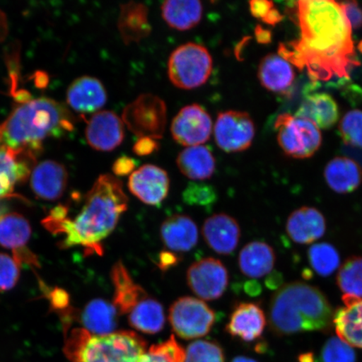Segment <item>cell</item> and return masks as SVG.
Masks as SVG:
<instances>
[{
  "mask_svg": "<svg viewBox=\"0 0 362 362\" xmlns=\"http://www.w3.org/2000/svg\"><path fill=\"white\" fill-rule=\"evenodd\" d=\"M301 40L291 47L280 45L279 55L298 68L307 66L311 78L345 76L355 64L351 27L341 3L327 0L298 2Z\"/></svg>",
  "mask_w": 362,
  "mask_h": 362,
  "instance_id": "cell-1",
  "label": "cell"
},
{
  "mask_svg": "<svg viewBox=\"0 0 362 362\" xmlns=\"http://www.w3.org/2000/svg\"><path fill=\"white\" fill-rule=\"evenodd\" d=\"M128 204L121 180L111 175H102L86 194L74 218L52 212L47 220V228L62 235V247L81 246L100 255L101 243L115 229Z\"/></svg>",
  "mask_w": 362,
  "mask_h": 362,
  "instance_id": "cell-2",
  "label": "cell"
},
{
  "mask_svg": "<svg viewBox=\"0 0 362 362\" xmlns=\"http://www.w3.org/2000/svg\"><path fill=\"white\" fill-rule=\"evenodd\" d=\"M74 121L69 110L53 99L23 102L0 124V148L35 158L45 139L71 132Z\"/></svg>",
  "mask_w": 362,
  "mask_h": 362,
  "instance_id": "cell-3",
  "label": "cell"
},
{
  "mask_svg": "<svg viewBox=\"0 0 362 362\" xmlns=\"http://www.w3.org/2000/svg\"><path fill=\"white\" fill-rule=\"evenodd\" d=\"M269 325L279 336L322 330L333 320L332 307L318 288L303 282L284 285L272 297Z\"/></svg>",
  "mask_w": 362,
  "mask_h": 362,
  "instance_id": "cell-4",
  "label": "cell"
},
{
  "mask_svg": "<svg viewBox=\"0 0 362 362\" xmlns=\"http://www.w3.org/2000/svg\"><path fill=\"white\" fill-rule=\"evenodd\" d=\"M76 359L78 362H139L146 352V341L133 332L90 336L80 332Z\"/></svg>",
  "mask_w": 362,
  "mask_h": 362,
  "instance_id": "cell-5",
  "label": "cell"
},
{
  "mask_svg": "<svg viewBox=\"0 0 362 362\" xmlns=\"http://www.w3.org/2000/svg\"><path fill=\"white\" fill-rule=\"evenodd\" d=\"M214 61L202 45L189 42L180 45L168 62V76L176 88L192 90L201 87L209 79Z\"/></svg>",
  "mask_w": 362,
  "mask_h": 362,
  "instance_id": "cell-6",
  "label": "cell"
},
{
  "mask_svg": "<svg viewBox=\"0 0 362 362\" xmlns=\"http://www.w3.org/2000/svg\"><path fill=\"white\" fill-rule=\"evenodd\" d=\"M124 125L139 138L160 139L167 124L166 104L151 93L139 95L126 106L122 115Z\"/></svg>",
  "mask_w": 362,
  "mask_h": 362,
  "instance_id": "cell-7",
  "label": "cell"
},
{
  "mask_svg": "<svg viewBox=\"0 0 362 362\" xmlns=\"http://www.w3.org/2000/svg\"><path fill=\"white\" fill-rule=\"evenodd\" d=\"M278 142L287 156L306 158L314 156L322 142L320 129L311 121L284 113L275 121Z\"/></svg>",
  "mask_w": 362,
  "mask_h": 362,
  "instance_id": "cell-8",
  "label": "cell"
},
{
  "mask_svg": "<svg viewBox=\"0 0 362 362\" xmlns=\"http://www.w3.org/2000/svg\"><path fill=\"white\" fill-rule=\"evenodd\" d=\"M215 320L214 311L200 298L181 297L170 308L172 329L185 339L205 337L214 327Z\"/></svg>",
  "mask_w": 362,
  "mask_h": 362,
  "instance_id": "cell-9",
  "label": "cell"
},
{
  "mask_svg": "<svg viewBox=\"0 0 362 362\" xmlns=\"http://www.w3.org/2000/svg\"><path fill=\"white\" fill-rule=\"evenodd\" d=\"M217 146L228 153L242 152L252 146L255 125L245 112L226 111L219 113L214 126Z\"/></svg>",
  "mask_w": 362,
  "mask_h": 362,
  "instance_id": "cell-10",
  "label": "cell"
},
{
  "mask_svg": "<svg viewBox=\"0 0 362 362\" xmlns=\"http://www.w3.org/2000/svg\"><path fill=\"white\" fill-rule=\"evenodd\" d=\"M187 284L192 291L203 300H215L228 288L229 276L220 260L206 257L194 262L187 271Z\"/></svg>",
  "mask_w": 362,
  "mask_h": 362,
  "instance_id": "cell-11",
  "label": "cell"
},
{
  "mask_svg": "<svg viewBox=\"0 0 362 362\" xmlns=\"http://www.w3.org/2000/svg\"><path fill=\"white\" fill-rule=\"evenodd\" d=\"M172 137L180 146L188 147L202 146L210 139L212 119L205 108L194 103L180 110L172 121Z\"/></svg>",
  "mask_w": 362,
  "mask_h": 362,
  "instance_id": "cell-12",
  "label": "cell"
},
{
  "mask_svg": "<svg viewBox=\"0 0 362 362\" xmlns=\"http://www.w3.org/2000/svg\"><path fill=\"white\" fill-rule=\"evenodd\" d=\"M128 187L139 201L149 206H160L168 196L170 178L160 167L144 165L130 175Z\"/></svg>",
  "mask_w": 362,
  "mask_h": 362,
  "instance_id": "cell-13",
  "label": "cell"
},
{
  "mask_svg": "<svg viewBox=\"0 0 362 362\" xmlns=\"http://www.w3.org/2000/svg\"><path fill=\"white\" fill-rule=\"evenodd\" d=\"M86 139L90 147L98 151H112L123 143V119L112 111H100L90 117L86 129Z\"/></svg>",
  "mask_w": 362,
  "mask_h": 362,
  "instance_id": "cell-14",
  "label": "cell"
},
{
  "mask_svg": "<svg viewBox=\"0 0 362 362\" xmlns=\"http://www.w3.org/2000/svg\"><path fill=\"white\" fill-rule=\"evenodd\" d=\"M30 187L42 200L54 202L64 194L67 185L66 167L55 160H44L30 173Z\"/></svg>",
  "mask_w": 362,
  "mask_h": 362,
  "instance_id": "cell-15",
  "label": "cell"
},
{
  "mask_svg": "<svg viewBox=\"0 0 362 362\" xmlns=\"http://www.w3.org/2000/svg\"><path fill=\"white\" fill-rule=\"evenodd\" d=\"M202 235L212 250L221 255H229L238 246L241 229L233 216L219 214L206 220Z\"/></svg>",
  "mask_w": 362,
  "mask_h": 362,
  "instance_id": "cell-16",
  "label": "cell"
},
{
  "mask_svg": "<svg viewBox=\"0 0 362 362\" xmlns=\"http://www.w3.org/2000/svg\"><path fill=\"white\" fill-rule=\"evenodd\" d=\"M107 98L106 89L101 81L89 76L76 79L66 94L68 105L81 115L99 112L105 105Z\"/></svg>",
  "mask_w": 362,
  "mask_h": 362,
  "instance_id": "cell-17",
  "label": "cell"
},
{
  "mask_svg": "<svg viewBox=\"0 0 362 362\" xmlns=\"http://www.w3.org/2000/svg\"><path fill=\"white\" fill-rule=\"evenodd\" d=\"M264 310L255 303H242L233 310L226 330L230 336L252 342L262 337L266 327Z\"/></svg>",
  "mask_w": 362,
  "mask_h": 362,
  "instance_id": "cell-18",
  "label": "cell"
},
{
  "mask_svg": "<svg viewBox=\"0 0 362 362\" xmlns=\"http://www.w3.org/2000/svg\"><path fill=\"white\" fill-rule=\"evenodd\" d=\"M160 238L165 246L172 252L191 251L198 243V228L191 217L176 214L162 223Z\"/></svg>",
  "mask_w": 362,
  "mask_h": 362,
  "instance_id": "cell-19",
  "label": "cell"
},
{
  "mask_svg": "<svg viewBox=\"0 0 362 362\" xmlns=\"http://www.w3.org/2000/svg\"><path fill=\"white\" fill-rule=\"evenodd\" d=\"M327 223L322 214L313 207H301L289 216L286 230L294 243L310 244L324 236Z\"/></svg>",
  "mask_w": 362,
  "mask_h": 362,
  "instance_id": "cell-20",
  "label": "cell"
},
{
  "mask_svg": "<svg viewBox=\"0 0 362 362\" xmlns=\"http://www.w3.org/2000/svg\"><path fill=\"white\" fill-rule=\"evenodd\" d=\"M34 160L25 153L0 148V201L12 196L16 185L29 177Z\"/></svg>",
  "mask_w": 362,
  "mask_h": 362,
  "instance_id": "cell-21",
  "label": "cell"
},
{
  "mask_svg": "<svg viewBox=\"0 0 362 362\" xmlns=\"http://www.w3.org/2000/svg\"><path fill=\"white\" fill-rule=\"evenodd\" d=\"M117 27L125 45L138 43L146 39L152 30L148 7L136 2L122 4Z\"/></svg>",
  "mask_w": 362,
  "mask_h": 362,
  "instance_id": "cell-22",
  "label": "cell"
},
{
  "mask_svg": "<svg viewBox=\"0 0 362 362\" xmlns=\"http://www.w3.org/2000/svg\"><path fill=\"white\" fill-rule=\"evenodd\" d=\"M257 76L262 87L271 92L284 93L291 88L296 72L291 62L272 53L262 59Z\"/></svg>",
  "mask_w": 362,
  "mask_h": 362,
  "instance_id": "cell-23",
  "label": "cell"
},
{
  "mask_svg": "<svg viewBox=\"0 0 362 362\" xmlns=\"http://www.w3.org/2000/svg\"><path fill=\"white\" fill-rule=\"evenodd\" d=\"M275 261L273 247L259 241L247 244L238 257L240 270L251 279H260L269 274L274 268Z\"/></svg>",
  "mask_w": 362,
  "mask_h": 362,
  "instance_id": "cell-24",
  "label": "cell"
},
{
  "mask_svg": "<svg viewBox=\"0 0 362 362\" xmlns=\"http://www.w3.org/2000/svg\"><path fill=\"white\" fill-rule=\"evenodd\" d=\"M112 281L115 285L113 305L119 314H129L147 293L140 285L135 284L123 262H117L112 270Z\"/></svg>",
  "mask_w": 362,
  "mask_h": 362,
  "instance_id": "cell-25",
  "label": "cell"
},
{
  "mask_svg": "<svg viewBox=\"0 0 362 362\" xmlns=\"http://www.w3.org/2000/svg\"><path fill=\"white\" fill-rule=\"evenodd\" d=\"M324 174L329 188L339 194L353 192L362 182L361 167L346 157L333 158L325 167Z\"/></svg>",
  "mask_w": 362,
  "mask_h": 362,
  "instance_id": "cell-26",
  "label": "cell"
},
{
  "mask_svg": "<svg viewBox=\"0 0 362 362\" xmlns=\"http://www.w3.org/2000/svg\"><path fill=\"white\" fill-rule=\"evenodd\" d=\"M296 116L311 121L319 129H329L339 119V107L329 94L315 93L305 99Z\"/></svg>",
  "mask_w": 362,
  "mask_h": 362,
  "instance_id": "cell-27",
  "label": "cell"
},
{
  "mask_svg": "<svg viewBox=\"0 0 362 362\" xmlns=\"http://www.w3.org/2000/svg\"><path fill=\"white\" fill-rule=\"evenodd\" d=\"M176 163L181 173L192 180L209 179L216 170L215 158L210 149L204 146L183 149Z\"/></svg>",
  "mask_w": 362,
  "mask_h": 362,
  "instance_id": "cell-28",
  "label": "cell"
},
{
  "mask_svg": "<svg viewBox=\"0 0 362 362\" xmlns=\"http://www.w3.org/2000/svg\"><path fill=\"white\" fill-rule=\"evenodd\" d=\"M117 310L110 302L96 298L88 303L81 315L86 332L93 336H105L115 332L117 325Z\"/></svg>",
  "mask_w": 362,
  "mask_h": 362,
  "instance_id": "cell-29",
  "label": "cell"
},
{
  "mask_svg": "<svg viewBox=\"0 0 362 362\" xmlns=\"http://www.w3.org/2000/svg\"><path fill=\"white\" fill-rule=\"evenodd\" d=\"M161 13L163 19L171 28L188 30L201 22L203 6L197 0H168L162 4Z\"/></svg>",
  "mask_w": 362,
  "mask_h": 362,
  "instance_id": "cell-30",
  "label": "cell"
},
{
  "mask_svg": "<svg viewBox=\"0 0 362 362\" xmlns=\"http://www.w3.org/2000/svg\"><path fill=\"white\" fill-rule=\"evenodd\" d=\"M129 323L144 334L160 332L165 325L164 307L155 298L147 296L129 312Z\"/></svg>",
  "mask_w": 362,
  "mask_h": 362,
  "instance_id": "cell-31",
  "label": "cell"
},
{
  "mask_svg": "<svg viewBox=\"0 0 362 362\" xmlns=\"http://www.w3.org/2000/svg\"><path fill=\"white\" fill-rule=\"evenodd\" d=\"M332 321L339 339L362 349V300L339 308Z\"/></svg>",
  "mask_w": 362,
  "mask_h": 362,
  "instance_id": "cell-32",
  "label": "cell"
},
{
  "mask_svg": "<svg viewBox=\"0 0 362 362\" xmlns=\"http://www.w3.org/2000/svg\"><path fill=\"white\" fill-rule=\"evenodd\" d=\"M337 281L346 306L362 300V257H351L344 262Z\"/></svg>",
  "mask_w": 362,
  "mask_h": 362,
  "instance_id": "cell-33",
  "label": "cell"
},
{
  "mask_svg": "<svg viewBox=\"0 0 362 362\" xmlns=\"http://www.w3.org/2000/svg\"><path fill=\"white\" fill-rule=\"evenodd\" d=\"M31 236V226L25 217L18 214L0 217V246L12 250L25 247Z\"/></svg>",
  "mask_w": 362,
  "mask_h": 362,
  "instance_id": "cell-34",
  "label": "cell"
},
{
  "mask_svg": "<svg viewBox=\"0 0 362 362\" xmlns=\"http://www.w3.org/2000/svg\"><path fill=\"white\" fill-rule=\"evenodd\" d=\"M311 268L322 277H327L337 270L341 259L336 247L327 243L314 244L308 251Z\"/></svg>",
  "mask_w": 362,
  "mask_h": 362,
  "instance_id": "cell-35",
  "label": "cell"
},
{
  "mask_svg": "<svg viewBox=\"0 0 362 362\" xmlns=\"http://www.w3.org/2000/svg\"><path fill=\"white\" fill-rule=\"evenodd\" d=\"M185 351L174 336L144 353L139 362H185Z\"/></svg>",
  "mask_w": 362,
  "mask_h": 362,
  "instance_id": "cell-36",
  "label": "cell"
},
{
  "mask_svg": "<svg viewBox=\"0 0 362 362\" xmlns=\"http://www.w3.org/2000/svg\"><path fill=\"white\" fill-rule=\"evenodd\" d=\"M185 362H225V355L218 344L199 339L188 346Z\"/></svg>",
  "mask_w": 362,
  "mask_h": 362,
  "instance_id": "cell-37",
  "label": "cell"
},
{
  "mask_svg": "<svg viewBox=\"0 0 362 362\" xmlns=\"http://www.w3.org/2000/svg\"><path fill=\"white\" fill-rule=\"evenodd\" d=\"M339 132L347 146L362 148V111L346 112L339 124Z\"/></svg>",
  "mask_w": 362,
  "mask_h": 362,
  "instance_id": "cell-38",
  "label": "cell"
},
{
  "mask_svg": "<svg viewBox=\"0 0 362 362\" xmlns=\"http://www.w3.org/2000/svg\"><path fill=\"white\" fill-rule=\"evenodd\" d=\"M185 203L191 206H208L217 200L216 189L202 182H189L182 193Z\"/></svg>",
  "mask_w": 362,
  "mask_h": 362,
  "instance_id": "cell-39",
  "label": "cell"
},
{
  "mask_svg": "<svg viewBox=\"0 0 362 362\" xmlns=\"http://www.w3.org/2000/svg\"><path fill=\"white\" fill-rule=\"evenodd\" d=\"M354 350L339 337H332L325 342L321 351V362H356Z\"/></svg>",
  "mask_w": 362,
  "mask_h": 362,
  "instance_id": "cell-40",
  "label": "cell"
},
{
  "mask_svg": "<svg viewBox=\"0 0 362 362\" xmlns=\"http://www.w3.org/2000/svg\"><path fill=\"white\" fill-rule=\"evenodd\" d=\"M19 278V262L10 255L0 253V291H10L16 286Z\"/></svg>",
  "mask_w": 362,
  "mask_h": 362,
  "instance_id": "cell-41",
  "label": "cell"
},
{
  "mask_svg": "<svg viewBox=\"0 0 362 362\" xmlns=\"http://www.w3.org/2000/svg\"><path fill=\"white\" fill-rule=\"evenodd\" d=\"M344 11L351 29L358 30L362 27V10L355 1L341 3Z\"/></svg>",
  "mask_w": 362,
  "mask_h": 362,
  "instance_id": "cell-42",
  "label": "cell"
},
{
  "mask_svg": "<svg viewBox=\"0 0 362 362\" xmlns=\"http://www.w3.org/2000/svg\"><path fill=\"white\" fill-rule=\"evenodd\" d=\"M160 148V144L156 139L148 137L139 138L138 141L134 144L133 152L136 156H147L152 155Z\"/></svg>",
  "mask_w": 362,
  "mask_h": 362,
  "instance_id": "cell-43",
  "label": "cell"
},
{
  "mask_svg": "<svg viewBox=\"0 0 362 362\" xmlns=\"http://www.w3.org/2000/svg\"><path fill=\"white\" fill-rule=\"evenodd\" d=\"M136 163L134 158L128 156H122L113 163L112 171L116 176H126L133 173L135 170Z\"/></svg>",
  "mask_w": 362,
  "mask_h": 362,
  "instance_id": "cell-44",
  "label": "cell"
},
{
  "mask_svg": "<svg viewBox=\"0 0 362 362\" xmlns=\"http://www.w3.org/2000/svg\"><path fill=\"white\" fill-rule=\"evenodd\" d=\"M249 6H250L252 16L262 20L272 8H274V4L267 0H252L249 2Z\"/></svg>",
  "mask_w": 362,
  "mask_h": 362,
  "instance_id": "cell-45",
  "label": "cell"
},
{
  "mask_svg": "<svg viewBox=\"0 0 362 362\" xmlns=\"http://www.w3.org/2000/svg\"><path fill=\"white\" fill-rule=\"evenodd\" d=\"M179 260L177 256L173 252H164L160 255L158 265L161 270H166L177 264Z\"/></svg>",
  "mask_w": 362,
  "mask_h": 362,
  "instance_id": "cell-46",
  "label": "cell"
},
{
  "mask_svg": "<svg viewBox=\"0 0 362 362\" xmlns=\"http://www.w3.org/2000/svg\"><path fill=\"white\" fill-rule=\"evenodd\" d=\"M255 37L257 42L260 44H269L272 42V33L270 30L257 25L255 28Z\"/></svg>",
  "mask_w": 362,
  "mask_h": 362,
  "instance_id": "cell-47",
  "label": "cell"
},
{
  "mask_svg": "<svg viewBox=\"0 0 362 362\" xmlns=\"http://www.w3.org/2000/svg\"><path fill=\"white\" fill-rule=\"evenodd\" d=\"M282 20L283 16L281 15V13L274 7V8H272V10L268 13V15H267L262 21L267 25H275L279 24V22H281Z\"/></svg>",
  "mask_w": 362,
  "mask_h": 362,
  "instance_id": "cell-48",
  "label": "cell"
},
{
  "mask_svg": "<svg viewBox=\"0 0 362 362\" xmlns=\"http://www.w3.org/2000/svg\"><path fill=\"white\" fill-rule=\"evenodd\" d=\"M232 362H257L255 359L249 358V357L239 356L235 357V358L232 361Z\"/></svg>",
  "mask_w": 362,
  "mask_h": 362,
  "instance_id": "cell-49",
  "label": "cell"
},
{
  "mask_svg": "<svg viewBox=\"0 0 362 362\" xmlns=\"http://www.w3.org/2000/svg\"><path fill=\"white\" fill-rule=\"evenodd\" d=\"M300 362H314V356L310 354L302 355Z\"/></svg>",
  "mask_w": 362,
  "mask_h": 362,
  "instance_id": "cell-50",
  "label": "cell"
},
{
  "mask_svg": "<svg viewBox=\"0 0 362 362\" xmlns=\"http://www.w3.org/2000/svg\"><path fill=\"white\" fill-rule=\"evenodd\" d=\"M7 214V210L6 206H4V204L0 203V217H1L4 214Z\"/></svg>",
  "mask_w": 362,
  "mask_h": 362,
  "instance_id": "cell-51",
  "label": "cell"
},
{
  "mask_svg": "<svg viewBox=\"0 0 362 362\" xmlns=\"http://www.w3.org/2000/svg\"><path fill=\"white\" fill-rule=\"evenodd\" d=\"M357 49H358V51L362 54V40L359 42L358 45H357Z\"/></svg>",
  "mask_w": 362,
  "mask_h": 362,
  "instance_id": "cell-52",
  "label": "cell"
}]
</instances>
